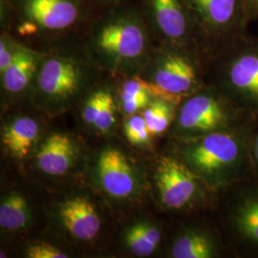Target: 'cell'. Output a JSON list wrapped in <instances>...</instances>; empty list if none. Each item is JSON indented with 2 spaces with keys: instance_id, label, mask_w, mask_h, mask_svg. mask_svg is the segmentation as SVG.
Returning <instances> with one entry per match:
<instances>
[{
  "instance_id": "cell-1",
  "label": "cell",
  "mask_w": 258,
  "mask_h": 258,
  "mask_svg": "<svg viewBox=\"0 0 258 258\" xmlns=\"http://www.w3.org/2000/svg\"><path fill=\"white\" fill-rule=\"evenodd\" d=\"M158 43L137 0L98 11L76 46L102 71L138 75Z\"/></svg>"
},
{
  "instance_id": "cell-2",
  "label": "cell",
  "mask_w": 258,
  "mask_h": 258,
  "mask_svg": "<svg viewBox=\"0 0 258 258\" xmlns=\"http://www.w3.org/2000/svg\"><path fill=\"white\" fill-rule=\"evenodd\" d=\"M98 11L86 0H0V29L42 53L76 46Z\"/></svg>"
},
{
  "instance_id": "cell-3",
  "label": "cell",
  "mask_w": 258,
  "mask_h": 258,
  "mask_svg": "<svg viewBox=\"0 0 258 258\" xmlns=\"http://www.w3.org/2000/svg\"><path fill=\"white\" fill-rule=\"evenodd\" d=\"M252 119L234 128L175 141L174 154L216 192L254 177L249 148Z\"/></svg>"
},
{
  "instance_id": "cell-4",
  "label": "cell",
  "mask_w": 258,
  "mask_h": 258,
  "mask_svg": "<svg viewBox=\"0 0 258 258\" xmlns=\"http://www.w3.org/2000/svg\"><path fill=\"white\" fill-rule=\"evenodd\" d=\"M207 80L241 110L258 116V37L248 33L223 47L207 66Z\"/></svg>"
},
{
  "instance_id": "cell-5",
  "label": "cell",
  "mask_w": 258,
  "mask_h": 258,
  "mask_svg": "<svg viewBox=\"0 0 258 258\" xmlns=\"http://www.w3.org/2000/svg\"><path fill=\"white\" fill-rule=\"evenodd\" d=\"M213 220L233 258H258V178L216 192Z\"/></svg>"
},
{
  "instance_id": "cell-6",
  "label": "cell",
  "mask_w": 258,
  "mask_h": 258,
  "mask_svg": "<svg viewBox=\"0 0 258 258\" xmlns=\"http://www.w3.org/2000/svg\"><path fill=\"white\" fill-rule=\"evenodd\" d=\"M153 98L179 104L208 83L207 64L194 53L171 44H158L139 73Z\"/></svg>"
},
{
  "instance_id": "cell-7",
  "label": "cell",
  "mask_w": 258,
  "mask_h": 258,
  "mask_svg": "<svg viewBox=\"0 0 258 258\" xmlns=\"http://www.w3.org/2000/svg\"><path fill=\"white\" fill-rule=\"evenodd\" d=\"M252 117L208 83L179 103L171 135L174 141L194 140L237 127Z\"/></svg>"
},
{
  "instance_id": "cell-8",
  "label": "cell",
  "mask_w": 258,
  "mask_h": 258,
  "mask_svg": "<svg viewBox=\"0 0 258 258\" xmlns=\"http://www.w3.org/2000/svg\"><path fill=\"white\" fill-rule=\"evenodd\" d=\"M74 53L57 50L45 53L34 94L45 105H65L92 84L101 69Z\"/></svg>"
},
{
  "instance_id": "cell-9",
  "label": "cell",
  "mask_w": 258,
  "mask_h": 258,
  "mask_svg": "<svg viewBox=\"0 0 258 258\" xmlns=\"http://www.w3.org/2000/svg\"><path fill=\"white\" fill-rule=\"evenodd\" d=\"M158 44L180 47L201 57L208 66L212 51L187 0H137Z\"/></svg>"
},
{
  "instance_id": "cell-10",
  "label": "cell",
  "mask_w": 258,
  "mask_h": 258,
  "mask_svg": "<svg viewBox=\"0 0 258 258\" xmlns=\"http://www.w3.org/2000/svg\"><path fill=\"white\" fill-rule=\"evenodd\" d=\"M154 181L162 207L172 212H189L212 209L216 191L201 180L176 156L167 154L157 161Z\"/></svg>"
},
{
  "instance_id": "cell-11",
  "label": "cell",
  "mask_w": 258,
  "mask_h": 258,
  "mask_svg": "<svg viewBox=\"0 0 258 258\" xmlns=\"http://www.w3.org/2000/svg\"><path fill=\"white\" fill-rule=\"evenodd\" d=\"M212 56L249 33L244 0H187Z\"/></svg>"
},
{
  "instance_id": "cell-12",
  "label": "cell",
  "mask_w": 258,
  "mask_h": 258,
  "mask_svg": "<svg viewBox=\"0 0 258 258\" xmlns=\"http://www.w3.org/2000/svg\"><path fill=\"white\" fill-rule=\"evenodd\" d=\"M186 223L176 231L169 247L173 258H233L217 225Z\"/></svg>"
},
{
  "instance_id": "cell-13",
  "label": "cell",
  "mask_w": 258,
  "mask_h": 258,
  "mask_svg": "<svg viewBox=\"0 0 258 258\" xmlns=\"http://www.w3.org/2000/svg\"><path fill=\"white\" fill-rule=\"evenodd\" d=\"M97 175L102 189L116 199H126L137 189L138 181L127 158L117 148H104L97 161Z\"/></svg>"
},
{
  "instance_id": "cell-14",
  "label": "cell",
  "mask_w": 258,
  "mask_h": 258,
  "mask_svg": "<svg viewBox=\"0 0 258 258\" xmlns=\"http://www.w3.org/2000/svg\"><path fill=\"white\" fill-rule=\"evenodd\" d=\"M58 215L65 229L77 239H94L101 231L100 215L86 197L76 196L66 199L59 205Z\"/></svg>"
},
{
  "instance_id": "cell-15",
  "label": "cell",
  "mask_w": 258,
  "mask_h": 258,
  "mask_svg": "<svg viewBox=\"0 0 258 258\" xmlns=\"http://www.w3.org/2000/svg\"><path fill=\"white\" fill-rule=\"evenodd\" d=\"M77 158L78 148L73 139L64 133H53L38 148L37 165L49 175H64L73 167Z\"/></svg>"
},
{
  "instance_id": "cell-16",
  "label": "cell",
  "mask_w": 258,
  "mask_h": 258,
  "mask_svg": "<svg viewBox=\"0 0 258 258\" xmlns=\"http://www.w3.org/2000/svg\"><path fill=\"white\" fill-rule=\"evenodd\" d=\"M45 53L28 47H20L12 63L1 73V83L5 92L19 95L35 87L37 75Z\"/></svg>"
},
{
  "instance_id": "cell-17",
  "label": "cell",
  "mask_w": 258,
  "mask_h": 258,
  "mask_svg": "<svg viewBox=\"0 0 258 258\" xmlns=\"http://www.w3.org/2000/svg\"><path fill=\"white\" fill-rule=\"evenodd\" d=\"M38 135L37 120L30 117H19L3 129L2 144L11 156L23 159L29 155Z\"/></svg>"
},
{
  "instance_id": "cell-18",
  "label": "cell",
  "mask_w": 258,
  "mask_h": 258,
  "mask_svg": "<svg viewBox=\"0 0 258 258\" xmlns=\"http://www.w3.org/2000/svg\"><path fill=\"white\" fill-rule=\"evenodd\" d=\"M125 242L134 255L149 256L159 248L162 242V231L156 225L141 222L129 228Z\"/></svg>"
},
{
  "instance_id": "cell-19",
  "label": "cell",
  "mask_w": 258,
  "mask_h": 258,
  "mask_svg": "<svg viewBox=\"0 0 258 258\" xmlns=\"http://www.w3.org/2000/svg\"><path fill=\"white\" fill-rule=\"evenodd\" d=\"M30 218V207L23 195L11 192L2 199L0 204V227L3 230H22L27 226Z\"/></svg>"
},
{
  "instance_id": "cell-20",
  "label": "cell",
  "mask_w": 258,
  "mask_h": 258,
  "mask_svg": "<svg viewBox=\"0 0 258 258\" xmlns=\"http://www.w3.org/2000/svg\"><path fill=\"white\" fill-rule=\"evenodd\" d=\"M179 104L160 98H153L143 112L144 119L152 135L159 136L171 128Z\"/></svg>"
},
{
  "instance_id": "cell-21",
  "label": "cell",
  "mask_w": 258,
  "mask_h": 258,
  "mask_svg": "<svg viewBox=\"0 0 258 258\" xmlns=\"http://www.w3.org/2000/svg\"><path fill=\"white\" fill-rule=\"evenodd\" d=\"M123 129L127 140L135 146L147 145L152 138L143 115H130L124 121Z\"/></svg>"
},
{
  "instance_id": "cell-22",
  "label": "cell",
  "mask_w": 258,
  "mask_h": 258,
  "mask_svg": "<svg viewBox=\"0 0 258 258\" xmlns=\"http://www.w3.org/2000/svg\"><path fill=\"white\" fill-rule=\"evenodd\" d=\"M110 90L107 85L95 88L90 91L83 104V119L88 125H93L97 118V115L102 107L105 97Z\"/></svg>"
},
{
  "instance_id": "cell-23",
  "label": "cell",
  "mask_w": 258,
  "mask_h": 258,
  "mask_svg": "<svg viewBox=\"0 0 258 258\" xmlns=\"http://www.w3.org/2000/svg\"><path fill=\"white\" fill-rule=\"evenodd\" d=\"M115 111H116V105H115L114 96H113V93L111 92V90H109L105 97L104 102L102 103L101 109L97 115L94 126L102 133L109 131L116 122Z\"/></svg>"
},
{
  "instance_id": "cell-24",
  "label": "cell",
  "mask_w": 258,
  "mask_h": 258,
  "mask_svg": "<svg viewBox=\"0 0 258 258\" xmlns=\"http://www.w3.org/2000/svg\"><path fill=\"white\" fill-rule=\"evenodd\" d=\"M21 46L22 45L19 41L12 37L8 32H0V74L12 63Z\"/></svg>"
},
{
  "instance_id": "cell-25",
  "label": "cell",
  "mask_w": 258,
  "mask_h": 258,
  "mask_svg": "<svg viewBox=\"0 0 258 258\" xmlns=\"http://www.w3.org/2000/svg\"><path fill=\"white\" fill-rule=\"evenodd\" d=\"M26 255L29 258H67L68 255L53 245L40 242L31 245L27 250Z\"/></svg>"
},
{
  "instance_id": "cell-26",
  "label": "cell",
  "mask_w": 258,
  "mask_h": 258,
  "mask_svg": "<svg viewBox=\"0 0 258 258\" xmlns=\"http://www.w3.org/2000/svg\"><path fill=\"white\" fill-rule=\"evenodd\" d=\"M249 148L253 174L258 178V116L253 117L251 120L249 129Z\"/></svg>"
},
{
  "instance_id": "cell-27",
  "label": "cell",
  "mask_w": 258,
  "mask_h": 258,
  "mask_svg": "<svg viewBox=\"0 0 258 258\" xmlns=\"http://www.w3.org/2000/svg\"><path fill=\"white\" fill-rule=\"evenodd\" d=\"M152 99L153 97L150 94H148L137 98L123 100V101H120V107L124 114L128 116L134 115L141 109H145L152 101Z\"/></svg>"
},
{
  "instance_id": "cell-28",
  "label": "cell",
  "mask_w": 258,
  "mask_h": 258,
  "mask_svg": "<svg viewBox=\"0 0 258 258\" xmlns=\"http://www.w3.org/2000/svg\"><path fill=\"white\" fill-rule=\"evenodd\" d=\"M96 11H102L132 0H86Z\"/></svg>"
},
{
  "instance_id": "cell-29",
  "label": "cell",
  "mask_w": 258,
  "mask_h": 258,
  "mask_svg": "<svg viewBox=\"0 0 258 258\" xmlns=\"http://www.w3.org/2000/svg\"><path fill=\"white\" fill-rule=\"evenodd\" d=\"M249 21L258 20V0H244Z\"/></svg>"
}]
</instances>
